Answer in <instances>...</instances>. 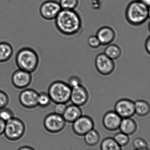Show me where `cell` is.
Segmentation results:
<instances>
[{
    "label": "cell",
    "instance_id": "9",
    "mask_svg": "<svg viewBox=\"0 0 150 150\" xmlns=\"http://www.w3.org/2000/svg\"><path fill=\"white\" fill-rule=\"evenodd\" d=\"M62 9L59 2L54 0H48L41 4L40 8V13L41 17L45 20H54Z\"/></svg>",
    "mask_w": 150,
    "mask_h": 150
},
{
    "label": "cell",
    "instance_id": "12",
    "mask_svg": "<svg viewBox=\"0 0 150 150\" xmlns=\"http://www.w3.org/2000/svg\"><path fill=\"white\" fill-rule=\"evenodd\" d=\"M114 109L122 119L132 117L135 114L134 101L129 99H121L115 103Z\"/></svg>",
    "mask_w": 150,
    "mask_h": 150
},
{
    "label": "cell",
    "instance_id": "30",
    "mask_svg": "<svg viewBox=\"0 0 150 150\" xmlns=\"http://www.w3.org/2000/svg\"><path fill=\"white\" fill-rule=\"evenodd\" d=\"M67 83L71 88H73L82 84V80L79 77L73 75L69 79Z\"/></svg>",
    "mask_w": 150,
    "mask_h": 150
},
{
    "label": "cell",
    "instance_id": "31",
    "mask_svg": "<svg viewBox=\"0 0 150 150\" xmlns=\"http://www.w3.org/2000/svg\"><path fill=\"white\" fill-rule=\"evenodd\" d=\"M67 104L65 103L55 104L54 109V112L62 116L67 108Z\"/></svg>",
    "mask_w": 150,
    "mask_h": 150
},
{
    "label": "cell",
    "instance_id": "13",
    "mask_svg": "<svg viewBox=\"0 0 150 150\" xmlns=\"http://www.w3.org/2000/svg\"><path fill=\"white\" fill-rule=\"evenodd\" d=\"M90 95L86 88L81 84L72 88L70 101L71 103L81 107L89 101Z\"/></svg>",
    "mask_w": 150,
    "mask_h": 150
},
{
    "label": "cell",
    "instance_id": "35",
    "mask_svg": "<svg viewBox=\"0 0 150 150\" xmlns=\"http://www.w3.org/2000/svg\"><path fill=\"white\" fill-rule=\"evenodd\" d=\"M140 1L148 7L150 5V0H140Z\"/></svg>",
    "mask_w": 150,
    "mask_h": 150
},
{
    "label": "cell",
    "instance_id": "34",
    "mask_svg": "<svg viewBox=\"0 0 150 150\" xmlns=\"http://www.w3.org/2000/svg\"><path fill=\"white\" fill-rule=\"evenodd\" d=\"M17 150H36L32 147L29 146H23L20 147Z\"/></svg>",
    "mask_w": 150,
    "mask_h": 150
},
{
    "label": "cell",
    "instance_id": "3",
    "mask_svg": "<svg viewBox=\"0 0 150 150\" xmlns=\"http://www.w3.org/2000/svg\"><path fill=\"white\" fill-rule=\"evenodd\" d=\"M126 17L132 25H141L149 18L148 7L140 0L132 1L126 9Z\"/></svg>",
    "mask_w": 150,
    "mask_h": 150
},
{
    "label": "cell",
    "instance_id": "36",
    "mask_svg": "<svg viewBox=\"0 0 150 150\" xmlns=\"http://www.w3.org/2000/svg\"><path fill=\"white\" fill-rule=\"evenodd\" d=\"M134 150H150L149 149V148H145V149H135Z\"/></svg>",
    "mask_w": 150,
    "mask_h": 150
},
{
    "label": "cell",
    "instance_id": "16",
    "mask_svg": "<svg viewBox=\"0 0 150 150\" xmlns=\"http://www.w3.org/2000/svg\"><path fill=\"white\" fill-rule=\"evenodd\" d=\"M83 115L81 107L71 104L67 105L62 116L66 122L72 123Z\"/></svg>",
    "mask_w": 150,
    "mask_h": 150
},
{
    "label": "cell",
    "instance_id": "6",
    "mask_svg": "<svg viewBox=\"0 0 150 150\" xmlns=\"http://www.w3.org/2000/svg\"><path fill=\"white\" fill-rule=\"evenodd\" d=\"M67 123L62 115L53 112L45 116L43 125L47 132L51 134H58L65 129Z\"/></svg>",
    "mask_w": 150,
    "mask_h": 150
},
{
    "label": "cell",
    "instance_id": "32",
    "mask_svg": "<svg viewBox=\"0 0 150 150\" xmlns=\"http://www.w3.org/2000/svg\"><path fill=\"white\" fill-rule=\"evenodd\" d=\"M145 48L148 54L150 55V35L145 41Z\"/></svg>",
    "mask_w": 150,
    "mask_h": 150
},
{
    "label": "cell",
    "instance_id": "22",
    "mask_svg": "<svg viewBox=\"0 0 150 150\" xmlns=\"http://www.w3.org/2000/svg\"><path fill=\"white\" fill-rule=\"evenodd\" d=\"M100 150H122L113 137H108L103 139L100 145Z\"/></svg>",
    "mask_w": 150,
    "mask_h": 150
},
{
    "label": "cell",
    "instance_id": "20",
    "mask_svg": "<svg viewBox=\"0 0 150 150\" xmlns=\"http://www.w3.org/2000/svg\"><path fill=\"white\" fill-rule=\"evenodd\" d=\"M104 53L111 59L115 61L121 56L122 50L119 45L112 43L106 46Z\"/></svg>",
    "mask_w": 150,
    "mask_h": 150
},
{
    "label": "cell",
    "instance_id": "8",
    "mask_svg": "<svg viewBox=\"0 0 150 150\" xmlns=\"http://www.w3.org/2000/svg\"><path fill=\"white\" fill-rule=\"evenodd\" d=\"M39 93L31 88H25L21 91L18 96V101L24 108L32 109L38 107Z\"/></svg>",
    "mask_w": 150,
    "mask_h": 150
},
{
    "label": "cell",
    "instance_id": "5",
    "mask_svg": "<svg viewBox=\"0 0 150 150\" xmlns=\"http://www.w3.org/2000/svg\"><path fill=\"white\" fill-rule=\"evenodd\" d=\"M25 130L24 122L19 118L14 117L6 122L4 135L9 141L16 142L23 137Z\"/></svg>",
    "mask_w": 150,
    "mask_h": 150
},
{
    "label": "cell",
    "instance_id": "15",
    "mask_svg": "<svg viewBox=\"0 0 150 150\" xmlns=\"http://www.w3.org/2000/svg\"><path fill=\"white\" fill-rule=\"evenodd\" d=\"M96 35L101 45L106 46L114 41L116 38V33L112 27L104 26L98 29Z\"/></svg>",
    "mask_w": 150,
    "mask_h": 150
},
{
    "label": "cell",
    "instance_id": "29",
    "mask_svg": "<svg viewBox=\"0 0 150 150\" xmlns=\"http://www.w3.org/2000/svg\"><path fill=\"white\" fill-rule=\"evenodd\" d=\"M133 145L135 149H145L148 148V144L144 139L137 137L134 140Z\"/></svg>",
    "mask_w": 150,
    "mask_h": 150
},
{
    "label": "cell",
    "instance_id": "18",
    "mask_svg": "<svg viewBox=\"0 0 150 150\" xmlns=\"http://www.w3.org/2000/svg\"><path fill=\"white\" fill-rule=\"evenodd\" d=\"M14 49L9 43L0 42V63H4L9 60L13 55Z\"/></svg>",
    "mask_w": 150,
    "mask_h": 150
},
{
    "label": "cell",
    "instance_id": "27",
    "mask_svg": "<svg viewBox=\"0 0 150 150\" xmlns=\"http://www.w3.org/2000/svg\"><path fill=\"white\" fill-rule=\"evenodd\" d=\"M87 43L88 45L91 48L93 49H97L101 46L99 40L96 35H92L90 36L87 40Z\"/></svg>",
    "mask_w": 150,
    "mask_h": 150
},
{
    "label": "cell",
    "instance_id": "7",
    "mask_svg": "<svg viewBox=\"0 0 150 150\" xmlns=\"http://www.w3.org/2000/svg\"><path fill=\"white\" fill-rule=\"evenodd\" d=\"M95 66L98 72L105 76L112 74L115 69L114 61L108 57L104 53H100L96 56Z\"/></svg>",
    "mask_w": 150,
    "mask_h": 150
},
{
    "label": "cell",
    "instance_id": "19",
    "mask_svg": "<svg viewBox=\"0 0 150 150\" xmlns=\"http://www.w3.org/2000/svg\"><path fill=\"white\" fill-rule=\"evenodd\" d=\"M135 114L140 117H144L150 113V104L144 100H138L134 102Z\"/></svg>",
    "mask_w": 150,
    "mask_h": 150
},
{
    "label": "cell",
    "instance_id": "26",
    "mask_svg": "<svg viewBox=\"0 0 150 150\" xmlns=\"http://www.w3.org/2000/svg\"><path fill=\"white\" fill-rule=\"evenodd\" d=\"M14 117V113L10 108L5 107L0 109V119L5 122Z\"/></svg>",
    "mask_w": 150,
    "mask_h": 150
},
{
    "label": "cell",
    "instance_id": "11",
    "mask_svg": "<svg viewBox=\"0 0 150 150\" xmlns=\"http://www.w3.org/2000/svg\"><path fill=\"white\" fill-rule=\"evenodd\" d=\"M72 124L73 131L75 134L78 136H84L90 130L94 129V122L88 115H83Z\"/></svg>",
    "mask_w": 150,
    "mask_h": 150
},
{
    "label": "cell",
    "instance_id": "28",
    "mask_svg": "<svg viewBox=\"0 0 150 150\" xmlns=\"http://www.w3.org/2000/svg\"><path fill=\"white\" fill-rule=\"evenodd\" d=\"M9 97L7 93L0 90V109L7 107L9 103Z\"/></svg>",
    "mask_w": 150,
    "mask_h": 150
},
{
    "label": "cell",
    "instance_id": "23",
    "mask_svg": "<svg viewBox=\"0 0 150 150\" xmlns=\"http://www.w3.org/2000/svg\"><path fill=\"white\" fill-rule=\"evenodd\" d=\"M52 101L48 93L42 92L39 93L38 97V106L46 108L51 105Z\"/></svg>",
    "mask_w": 150,
    "mask_h": 150
},
{
    "label": "cell",
    "instance_id": "4",
    "mask_svg": "<svg viewBox=\"0 0 150 150\" xmlns=\"http://www.w3.org/2000/svg\"><path fill=\"white\" fill-rule=\"evenodd\" d=\"M72 88L67 83L61 80L52 82L48 87V93L52 102L54 104H67L70 101Z\"/></svg>",
    "mask_w": 150,
    "mask_h": 150
},
{
    "label": "cell",
    "instance_id": "24",
    "mask_svg": "<svg viewBox=\"0 0 150 150\" xmlns=\"http://www.w3.org/2000/svg\"><path fill=\"white\" fill-rule=\"evenodd\" d=\"M113 138L116 143L122 147L127 146L130 141L129 136L121 132L117 133Z\"/></svg>",
    "mask_w": 150,
    "mask_h": 150
},
{
    "label": "cell",
    "instance_id": "17",
    "mask_svg": "<svg viewBox=\"0 0 150 150\" xmlns=\"http://www.w3.org/2000/svg\"><path fill=\"white\" fill-rule=\"evenodd\" d=\"M119 129L120 132L128 135H132L137 130V123L132 117L123 118L121 122Z\"/></svg>",
    "mask_w": 150,
    "mask_h": 150
},
{
    "label": "cell",
    "instance_id": "2",
    "mask_svg": "<svg viewBox=\"0 0 150 150\" xmlns=\"http://www.w3.org/2000/svg\"><path fill=\"white\" fill-rule=\"evenodd\" d=\"M16 65L18 69L32 74L38 67L40 59L38 53L29 47H22L16 54Z\"/></svg>",
    "mask_w": 150,
    "mask_h": 150
},
{
    "label": "cell",
    "instance_id": "21",
    "mask_svg": "<svg viewBox=\"0 0 150 150\" xmlns=\"http://www.w3.org/2000/svg\"><path fill=\"white\" fill-rule=\"evenodd\" d=\"M83 137L86 144L91 147L98 145L100 140L99 133L94 129L90 130Z\"/></svg>",
    "mask_w": 150,
    "mask_h": 150
},
{
    "label": "cell",
    "instance_id": "38",
    "mask_svg": "<svg viewBox=\"0 0 150 150\" xmlns=\"http://www.w3.org/2000/svg\"><path fill=\"white\" fill-rule=\"evenodd\" d=\"M149 30L150 32V21L149 23Z\"/></svg>",
    "mask_w": 150,
    "mask_h": 150
},
{
    "label": "cell",
    "instance_id": "37",
    "mask_svg": "<svg viewBox=\"0 0 150 150\" xmlns=\"http://www.w3.org/2000/svg\"><path fill=\"white\" fill-rule=\"evenodd\" d=\"M148 11H149V18H150V5L148 7Z\"/></svg>",
    "mask_w": 150,
    "mask_h": 150
},
{
    "label": "cell",
    "instance_id": "33",
    "mask_svg": "<svg viewBox=\"0 0 150 150\" xmlns=\"http://www.w3.org/2000/svg\"><path fill=\"white\" fill-rule=\"evenodd\" d=\"M6 122L0 119V136L4 134Z\"/></svg>",
    "mask_w": 150,
    "mask_h": 150
},
{
    "label": "cell",
    "instance_id": "10",
    "mask_svg": "<svg viewBox=\"0 0 150 150\" xmlns=\"http://www.w3.org/2000/svg\"><path fill=\"white\" fill-rule=\"evenodd\" d=\"M32 80V73L19 69L14 71L11 77L13 86L19 90L28 88L31 84Z\"/></svg>",
    "mask_w": 150,
    "mask_h": 150
},
{
    "label": "cell",
    "instance_id": "1",
    "mask_svg": "<svg viewBox=\"0 0 150 150\" xmlns=\"http://www.w3.org/2000/svg\"><path fill=\"white\" fill-rule=\"evenodd\" d=\"M54 20L57 30L64 36H75L81 30L82 19L75 10L62 9Z\"/></svg>",
    "mask_w": 150,
    "mask_h": 150
},
{
    "label": "cell",
    "instance_id": "25",
    "mask_svg": "<svg viewBox=\"0 0 150 150\" xmlns=\"http://www.w3.org/2000/svg\"><path fill=\"white\" fill-rule=\"evenodd\" d=\"M59 3L62 9L75 10L78 6L79 0H59Z\"/></svg>",
    "mask_w": 150,
    "mask_h": 150
},
{
    "label": "cell",
    "instance_id": "14",
    "mask_svg": "<svg viewBox=\"0 0 150 150\" xmlns=\"http://www.w3.org/2000/svg\"><path fill=\"white\" fill-rule=\"evenodd\" d=\"M122 118L115 111H108L104 115L102 124L105 128L109 131H115L119 129Z\"/></svg>",
    "mask_w": 150,
    "mask_h": 150
}]
</instances>
